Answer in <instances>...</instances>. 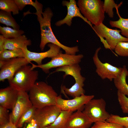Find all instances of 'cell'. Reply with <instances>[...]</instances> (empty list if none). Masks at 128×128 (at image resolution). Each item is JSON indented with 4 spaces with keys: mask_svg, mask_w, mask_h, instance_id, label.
Returning <instances> with one entry per match:
<instances>
[{
    "mask_svg": "<svg viewBox=\"0 0 128 128\" xmlns=\"http://www.w3.org/2000/svg\"><path fill=\"white\" fill-rule=\"evenodd\" d=\"M53 14L50 8L46 9L42 14L37 15V19L40 25L41 41L40 47L43 51L48 43L57 45L64 50L65 53L72 55H75L79 51L78 47L76 46L69 47L61 43L57 39L52 31L51 25V19Z\"/></svg>",
    "mask_w": 128,
    "mask_h": 128,
    "instance_id": "obj_1",
    "label": "cell"
},
{
    "mask_svg": "<svg viewBox=\"0 0 128 128\" xmlns=\"http://www.w3.org/2000/svg\"><path fill=\"white\" fill-rule=\"evenodd\" d=\"M28 95L32 106L36 108L56 105L58 96L51 86L42 81L36 82Z\"/></svg>",
    "mask_w": 128,
    "mask_h": 128,
    "instance_id": "obj_2",
    "label": "cell"
},
{
    "mask_svg": "<svg viewBox=\"0 0 128 128\" xmlns=\"http://www.w3.org/2000/svg\"><path fill=\"white\" fill-rule=\"evenodd\" d=\"M32 66H24L19 69L8 80L9 86L18 91H29L38 77L37 71L32 69Z\"/></svg>",
    "mask_w": 128,
    "mask_h": 128,
    "instance_id": "obj_3",
    "label": "cell"
},
{
    "mask_svg": "<svg viewBox=\"0 0 128 128\" xmlns=\"http://www.w3.org/2000/svg\"><path fill=\"white\" fill-rule=\"evenodd\" d=\"M103 2L101 0H79L77 5L84 17L92 25L97 26L105 18Z\"/></svg>",
    "mask_w": 128,
    "mask_h": 128,
    "instance_id": "obj_4",
    "label": "cell"
},
{
    "mask_svg": "<svg viewBox=\"0 0 128 128\" xmlns=\"http://www.w3.org/2000/svg\"><path fill=\"white\" fill-rule=\"evenodd\" d=\"M106 49L114 50L117 44L120 42H128V38L120 34L121 31L109 28L102 23L92 27Z\"/></svg>",
    "mask_w": 128,
    "mask_h": 128,
    "instance_id": "obj_5",
    "label": "cell"
},
{
    "mask_svg": "<svg viewBox=\"0 0 128 128\" xmlns=\"http://www.w3.org/2000/svg\"><path fill=\"white\" fill-rule=\"evenodd\" d=\"M106 105L102 98L93 99L85 105L82 111L93 123L105 121L110 115L106 110Z\"/></svg>",
    "mask_w": 128,
    "mask_h": 128,
    "instance_id": "obj_6",
    "label": "cell"
},
{
    "mask_svg": "<svg viewBox=\"0 0 128 128\" xmlns=\"http://www.w3.org/2000/svg\"><path fill=\"white\" fill-rule=\"evenodd\" d=\"M83 57V55L82 54L72 55L63 54L62 52L51 58V60L46 64L39 65L32 64V69H34L35 68H39L47 73H49V70L52 68L78 64Z\"/></svg>",
    "mask_w": 128,
    "mask_h": 128,
    "instance_id": "obj_7",
    "label": "cell"
},
{
    "mask_svg": "<svg viewBox=\"0 0 128 128\" xmlns=\"http://www.w3.org/2000/svg\"><path fill=\"white\" fill-rule=\"evenodd\" d=\"M101 49V47L98 48L93 57V61L96 67V72L102 79H107L112 81L121 73L123 68L117 67L108 63L101 62L98 56V53Z\"/></svg>",
    "mask_w": 128,
    "mask_h": 128,
    "instance_id": "obj_8",
    "label": "cell"
},
{
    "mask_svg": "<svg viewBox=\"0 0 128 128\" xmlns=\"http://www.w3.org/2000/svg\"><path fill=\"white\" fill-rule=\"evenodd\" d=\"M56 105L36 108L33 119L41 128L52 123L61 111Z\"/></svg>",
    "mask_w": 128,
    "mask_h": 128,
    "instance_id": "obj_9",
    "label": "cell"
},
{
    "mask_svg": "<svg viewBox=\"0 0 128 128\" xmlns=\"http://www.w3.org/2000/svg\"><path fill=\"white\" fill-rule=\"evenodd\" d=\"M94 97L93 95L84 94L71 99L65 100L62 98L60 95L58 96L56 105L62 110L73 112L78 110L82 111L85 105Z\"/></svg>",
    "mask_w": 128,
    "mask_h": 128,
    "instance_id": "obj_10",
    "label": "cell"
},
{
    "mask_svg": "<svg viewBox=\"0 0 128 128\" xmlns=\"http://www.w3.org/2000/svg\"><path fill=\"white\" fill-rule=\"evenodd\" d=\"M3 60L4 64L0 68V81L1 82H3L6 79L8 80L11 79L19 69L30 63L24 57Z\"/></svg>",
    "mask_w": 128,
    "mask_h": 128,
    "instance_id": "obj_11",
    "label": "cell"
},
{
    "mask_svg": "<svg viewBox=\"0 0 128 128\" xmlns=\"http://www.w3.org/2000/svg\"><path fill=\"white\" fill-rule=\"evenodd\" d=\"M32 106L27 92L18 91L17 101L10 114L13 123L16 125L22 115Z\"/></svg>",
    "mask_w": 128,
    "mask_h": 128,
    "instance_id": "obj_12",
    "label": "cell"
},
{
    "mask_svg": "<svg viewBox=\"0 0 128 128\" xmlns=\"http://www.w3.org/2000/svg\"><path fill=\"white\" fill-rule=\"evenodd\" d=\"M50 48L47 51L42 52L38 53L31 51L26 48L22 50L25 55V58L30 62L31 61L36 62L37 65L42 64V61L46 58H52L62 53L61 48L55 44L50 43L48 45Z\"/></svg>",
    "mask_w": 128,
    "mask_h": 128,
    "instance_id": "obj_13",
    "label": "cell"
},
{
    "mask_svg": "<svg viewBox=\"0 0 128 128\" xmlns=\"http://www.w3.org/2000/svg\"><path fill=\"white\" fill-rule=\"evenodd\" d=\"M62 4L64 6H66L67 10V14L63 19L58 21L55 23V25L56 26H60L64 24H66L69 26H71L72 19L75 17H78L81 18L92 27L91 24L82 14L77 5L75 0H64L62 1Z\"/></svg>",
    "mask_w": 128,
    "mask_h": 128,
    "instance_id": "obj_14",
    "label": "cell"
},
{
    "mask_svg": "<svg viewBox=\"0 0 128 128\" xmlns=\"http://www.w3.org/2000/svg\"><path fill=\"white\" fill-rule=\"evenodd\" d=\"M92 121L81 110H78L69 116L65 128H90Z\"/></svg>",
    "mask_w": 128,
    "mask_h": 128,
    "instance_id": "obj_15",
    "label": "cell"
},
{
    "mask_svg": "<svg viewBox=\"0 0 128 128\" xmlns=\"http://www.w3.org/2000/svg\"><path fill=\"white\" fill-rule=\"evenodd\" d=\"M18 91L10 86L0 90V106L12 109L17 101Z\"/></svg>",
    "mask_w": 128,
    "mask_h": 128,
    "instance_id": "obj_16",
    "label": "cell"
},
{
    "mask_svg": "<svg viewBox=\"0 0 128 128\" xmlns=\"http://www.w3.org/2000/svg\"><path fill=\"white\" fill-rule=\"evenodd\" d=\"M81 68L78 64H76L58 67L52 73L59 72H64L65 73V74L63 76L64 78L67 75H71L75 80V84L84 85L85 78L81 75Z\"/></svg>",
    "mask_w": 128,
    "mask_h": 128,
    "instance_id": "obj_17",
    "label": "cell"
},
{
    "mask_svg": "<svg viewBox=\"0 0 128 128\" xmlns=\"http://www.w3.org/2000/svg\"><path fill=\"white\" fill-rule=\"evenodd\" d=\"M31 41L26 36L22 35L18 37L11 39L5 38L4 50H23L30 45Z\"/></svg>",
    "mask_w": 128,
    "mask_h": 128,
    "instance_id": "obj_18",
    "label": "cell"
},
{
    "mask_svg": "<svg viewBox=\"0 0 128 128\" xmlns=\"http://www.w3.org/2000/svg\"><path fill=\"white\" fill-rule=\"evenodd\" d=\"M122 71L120 75L114 79V85L119 91L128 97V84L126 78L128 76V70L126 66L124 65Z\"/></svg>",
    "mask_w": 128,
    "mask_h": 128,
    "instance_id": "obj_19",
    "label": "cell"
},
{
    "mask_svg": "<svg viewBox=\"0 0 128 128\" xmlns=\"http://www.w3.org/2000/svg\"><path fill=\"white\" fill-rule=\"evenodd\" d=\"M73 112L70 111L61 110L54 121L47 126L52 128H65L68 120Z\"/></svg>",
    "mask_w": 128,
    "mask_h": 128,
    "instance_id": "obj_20",
    "label": "cell"
},
{
    "mask_svg": "<svg viewBox=\"0 0 128 128\" xmlns=\"http://www.w3.org/2000/svg\"><path fill=\"white\" fill-rule=\"evenodd\" d=\"M20 10H23L24 8L27 5H30L36 9V12L33 14L37 15L42 14L43 8V5L36 0L34 2L32 0H14Z\"/></svg>",
    "mask_w": 128,
    "mask_h": 128,
    "instance_id": "obj_21",
    "label": "cell"
},
{
    "mask_svg": "<svg viewBox=\"0 0 128 128\" xmlns=\"http://www.w3.org/2000/svg\"><path fill=\"white\" fill-rule=\"evenodd\" d=\"M0 22L16 29H19V26L12 16L11 12L1 10L0 11Z\"/></svg>",
    "mask_w": 128,
    "mask_h": 128,
    "instance_id": "obj_22",
    "label": "cell"
},
{
    "mask_svg": "<svg viewBox=\"0 0 128 128\" xmlns=\"http://www.w3.org/2000/svg\"><path fill=\"white\" fill-rule=\"evenodd\" d=\"M25 54L21 49L4 50L0 53V60H6L18 57L25 58Z\"/></svg>",
    "mask_w": 128,
    "mask_h": 128,
    "instance_id": "obj_23",
    "label": "cell"
},
{
    "mask_svg": "<svg viewBox=\"0 0 128 128\" xmlns=\"http://www.w3.org/2000/svg\"><path fill=\"white\" fill-rule=\"evenodd\" d=\"M109 23L111 27L120 29L122 35L128 38V18H124L120 16L117 20H110Z\"/></svg>",
    "mask_w": 128,
    "mask_h": 128,
    "instance_id": "obj_24",
    "label": "cell"
},
{
    "mask_svg": "<svg viewBox=\"0 0 128 128\" xmlns=\"http://www.w3.org/2000/svg\"><path fill=\"white\" fill-rule=\"evenodd\" d=\"M0 9L6 12H12L14 15L18 14L19 10L14 0H0Z\"/></svg>",
    "mask_w": 128,
    "mask_h": 128,
    "instance_id": "obj_25",
    "label": "cell"
},
{
    "mask_svg": "<svg viewBox=\"0 0 128 128\" xmlns=\"http://www.w3.org/2000/svg\"><path fill=\"white\" fill-rule=\"evenodd\" d=\"M0 32L6 38L11 39L22 35L24 31L21 30L16 29L8 27L0 26Z\"/></svg>",
    "mask_w": 128,
    "mask_h": 128,
    "instance_id": "obj_26",
    "label": "cell"
},
{
    "mask_svg": "<svg viewBox=\"0 0 128 128\" xmlns=\"http://www.w3.org/2000/svg\"><path fill=\"white\" fill-rule=\"evenodd\" d=\"M36 109L32 106L25 111L19 119L16 125L17 127L22 128L24 123H28L33 119Z\"/></svg>",
    "mask_w": 128,
    "mask_h": 128,
    "instance_id": "obj_27",
    "label": "cell"
},
{
    "mask_svg": "<svg viewBox=\"0 0 128 128\" xmlns=\"http://www.w3.org/2000/svg\"><path fill=\"white\" fill-rule=\"evenodd\" d=\"M119 6L113 0H105L103 7L105 12L107 13L110 18H113L114 16V8H118Z\"/></svg>",
    "mask_w": 128,
    "mask_h": 128,
    "instance_id": "obj_28",
    "label": "cell"
},
{
    "mask_svg": "<svg viewBox=\"0 0 128 128\" xmlns=\"http://www.w3.org/2000/svg\"><path fill=\"white\" fill-rule=\"evenodd\" d=\"M114 50L118 55L128 57V42H120L117 45Z\"/></svg>",
    "mask_w": 128,
    "mask_h": 128,
    "instance_id": "obj_29",
    "label": "cell"
},
{
    "mask_svg": "<svg viewBox=\"0 0 128 128\" xmlns=\"http://www.w3.org/2000/svg\"><path fill=\"white\" fill-rule=\"evenodd\" d=\"M117 96L118 101L122 112L128 114V97L118 90Z\"/></svg>",
    "mask_w": 128,
    "mask_h": 128,
    "instance_id": "obj_30",
    "label": "cell"
},
{
    "mask_svg": "<svg viewBox=\"0 0 128 128\" xmlns=\"http://www.w3.org/2000/svg\"><path fill=\"white\" fill-rule=\"evenodd\" d=\"M106 121L120 124L124 127H128V116L121 117L119 115L111 114Z\"/></svg>",
    "mask_w": 128,
    "mask_h": 128,
    "instance_id": "obj_31",
    "label": "cell"
},
{
    "mask_svg": "<svg viewBox=\"0 0 128 128\" xmlns=\"http://www.w3.org/2000/svg\"><path fill=\"white\" fill-rule=\"evenodd\" d=\"M93 126V128H125L119 124L106 121L95 123Z\"/></svg>",
    "mask_w": 128,
    "mask_h": 128,
    "instance_id": "obj_32",
    "label": "cell"
},
{
    "mask_svg": "<svg viewBox=\"0 0 128 128\" xmlns=\"http://www.w3.org/2000/svg\"><path fill=\"white\" fill-rule=\"evenodd\" d=\"M7 109L0 106V126L3 125L8 123L10 120Z\"/></svg>",
    "mask_w": 128,
    "mask_h": 128,
    "instance_id": "obj_33",
    "label": "cell"
},
{
    "mask_svg": "<svg viewBox=\"0 0 128 128\" xmlns=\"http://www.w3.org/2000/svg\"><path fill=\"white\" fill-rule=\"evenodd\" d=\"M26 128H41L33 119L28 123Z\"/></svg>",
    "mask_w": 128,
    "mask_h": 128,
    "instance_id": "obj_34",
    "label": "cell"
},
{
    "mask_svg": "<svg viewBox=\"0 0 128 128\" xmlns=\"http://www.w3.org/2000/svg\"><path fill=\"white\" fill-rule=\"evenodd\" d=\"M0 128H18L16 125L12 122L10 115L9 121L6 124L1 126H0Z\"/></svg>",
    "mask_w": 128,
    "mask_h": 128,
    "instance_id": "obj_35",
    "label": "cell"
},
{
    "mask_svg": "<svg viewBox=\"0 0 128 128\" xmlns=\"http://www.w3.org/2000/svg\"><path fill=\"white\" fill-rule=\"evenodd\" d=\"M5 37L2 35H0V53L4 50V43Z\"/></svg>",
    "mask_w": 128,
    "mask_h": 128,
    "instance_id": "obj_36",
    "label": "cell"
},
{
    "mask_svg": "<svg viewBox=\"0 0 128 128\" xmlns=\"http://www.w3.org/2000/svg\"><path fill=\"white\" fill-rule=\"evenodd\" d=\"M42 128H52L51 127H49L47 126L45 127Z\"/></svg>",
    "mask_w": 128,
    "mask_h": 128,
    "instance_id": "obj_37",
    "label": "cell"
},
{
    "mask_svg": "<svg viewBox=\"0 0 128 128\" xmlns=\"http://www.w3.org/2000/svg\"><path fill=\"white\" fill-rule=\"evenodd\" d=\"M93 128V126H92L91 127V128Z\"/></svg>",
    "mask_w": 128,
    "mask_h": 128,
    "instance_id": "obj_38",
    "label": "cell"
},
{
    "mask_svg": "<svg viewBox=\"0 0 128 128\" xmlns=\"http://www.w3.org/2000/svg\"><path fill=\"white\" fill-rule=\"evenodd\" d=\"M125 128H128V127H124Z\"/></svg>",
    "mask_w": 128,
    "mask_h": 128,
    "instance_id": "obj_39",
    "label": "cell"
}]
</instances>
